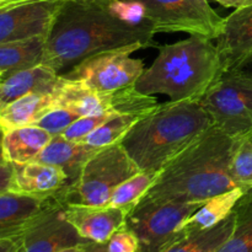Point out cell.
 <instances>
[{
  "label": "cell",
  "mask_w": 252,
  "mask_h": 252,
  "mask_svg": "<svg viewBox=\"0 0 252 252\" xmlns=\"http://www.w3.org/2000/svg\"><path fill=\"white\" fill-rule=\"evenodd\" d=\"M150 24L121 19L110 0H64L46 38L42 63L57 73L69 70L84 59L125 47H155Z\"/></svg>",
  "instance_id": "1"
},
{
  "label": "cell",
  "mask_w": 252,
  "mask_h": 252,
  "mask_svg": "<svg viewBox=\"0 0 252 252\" xmlns=\"http://www.w3.org/2000/svg\"><path fill=\"white\" fill-rule=\"evenodd\" d=\"M235 138L216 125L160 171L144 201L206 202L236 189L231 176Z\"/></svg>",
  "instance_id": "2"
},
{
  "label": "cell",
  "mask_w": 252,
  "mask_h": 252,
  "mask_svg": "<svg viewBox=\"0 0 252 252\" xmlns=\"http://www.w3.org/2000/svg\"><path fill=\"white\" fill-rule=\"evenodd\" d=\"M213 125L201 101H169L135 122L121 145L139 170L161 171Z\"/></svg>",
  "instance_id": "3"
},
{
  "label": "cell",
  "mask_w": 252,
  "mask_h": 252,
  "mask_svg": "<svg viewBox=\"0 0 252 252\" xmlns=\"http://www.w3.org/2000/svg\"><path fill=\"white\" fill-rule=\"evenodd\" d=\"M223 73L212 39L191 36L159 47L157 59L144 69L134 88L145 95L164 94L172 102L201 101Z\"/></svg>",
  "instance_id": "4"
},
{
  "label": "cell",
  "mask_w": 252,
  "mask_h": 252,
  "mask_svg": "<svg viewBox=\"0 0 252 252\" xmlns=\"http://www.w3.org/2000/svg\"><path fill=\"white\" fill-rule=\"evenodd\" d=\"M139 171L121 143L108 145L91 155L75 181L58 194L64 204L108 206L113 191Z\"/></svg>",
  "instance_id": "5"
},
{
  "label": "cell",
  "mask_w": 252,
  "mask_h": 252,
  "mask_svg": "<svg viewBox=\"0 0 252 252\" xmlns=\"http://www.w3.org/2000/svg\"><path fill=\"white\" fill-rule=\"evenodd\" d=\"M204 202L142 201L128 213L126 225L137 235L139 252H160L181 239L182 224Z\"/></svg>",
  "instance_id": "6"
},
{
  "label": "cell",
  "mask_w": 252,
  "mask_h": 252,
  "mask_svg": "<svg viewBox=\"0 0 252 252\" xmlns=\"http://www.w3.org/2000/svg\"><path fill=\"white\" fill-rule=\"evenodd\" d=\"M213 123L230 137L252 132V78L238 69L219 76L201 100Z\"/></svg>",
  "instance_id": "7"
},
{
  "label": "cell",
  "mask_w": 252,
  "mask_h": 252,
  "mask_svg": "<svg viewBox=\"0 0 252 252\" xmlns=\"http://www.w3.org/2000/svg\"><path fill=\"white\" fill-rule=\"evenodd\" d=\"M155 33L185 32L189 36L217 39L221 34L224 17L208 0H137Z\"/></svg>",
  "instance_id": "8"
},
{
  "label": "cell",
  "mask_w": 252,
  "mask_h": 252,
  "mask_svg": "<svg viewBox=\"0 0 252 252\" xmlns=\"http://www.w3.org/2000/svg\"><path fill=\"white\" fill-rule=\"evenodd\" d=\"M139 49L132 46L94 54L61 75L84 83L96 91L113 93L134 85L144 71V62L130 57Z\"/></svg>",
  "instance_id": "9"
},
{
  "label": "cell",
  "mask_w": 252,
  "mask_h": 252,
  "mask_svg": "<svg viewBox=\"0 0 252 252\" xmlns=\"http://www.w3.org/2000/svg\"><path fill=\"white\" fill-rule=\"evenodd\" d=\"M64 211L65 204L58 194V198L47 207L20 236L17 252H58L88 243L66 220Z\"/></svg>",
  "instance_id": "10"
},
{
  "label": "cell",
  "mask_w": 252,
  "mask_h": 252,
  "mask_svg": "<svg viewBox=\"0 0 252 252\" xmlns=\"http://www.w3.org/2000/svg\"><path fill=\"white\" fill-rule=\"evenodd\" d=\"M64 0L24 2L0 10V43L48 36Z\"/></svg>",
  "instance_id": "11"
},
{
  "label": "cell",
  "mask_w": 252,
  "mask_h": 252,
  "mask_svg": "<svg viewBox=\"0 0 252 252\" xmlns=\"http://www.w3.org/2000/svg\"><path fill=\"white\" fill-rule=\"evenodd\" d=\"M64 213L79 235L93 243H107L127 219L125 211L112 206L65 204Z\"/></svg>",
  "instance_id": "12"
},
{
  "label": "cell",
  "mask_w": 252,
  "mask_h": 252,
  "mask_svg": "<svg viewBox=\"0 0 252 252\" xmlns=\"http://www.w3.org/2000/svg\"><path fill=\"white\" fill-rule=\"evenodd\" d=\"M217 49L224 71L238 69L252 54V4L238 7L224 19Z\"/></svg>",
  "instance_id": "13"
},
{
  "label": "cell",
  "mask_w": 252,
  "mask_h": 252,
  "mask_svg": "<svg viewBox=\"0 0 252 252\" xmlns=\"http://www.w3.org/2000/svg\"><path fill=\"white\" fill-rule=\"evenodd\" d=\"M58 198L10 191L0 193V238L21 236L30 224Z\"/></svg>",
  "instance_id": "14"
},
{
  "label": "cell",
  "mask_w": 252,
  "mask_h": 252,
  "mask_svg": "<svg viewBox=\"0 0 252 252\" xmlns=\"http://www.w3.org/2000/svg\"><path fill=\"white\" fill-rule=\"evenodd\" d=\"M57 108H65L80 117L96 116L112 110V93H101L84 83L64 78L59 74L53 90Z\"/></svg>",
  "instance_id": "15"
},
{
  "label": "cell",
  "mask_w": 252,
  "mask_h": 252,
  "mask_svg": "<svg viewBox=\"0 0 252 252\" xmlns=\"http://www.w3.org/2000/svg\"><path fill=\"white\" fill-rule=\"evenodd\" d=\"M68 182V175L61 167L31 161L24 165H15L12 191L36 196H52L62 191Z\"/></svg>",
  "instance_id": "16"
},
{
  "label": "cell",
  "mask_w": 252,
  "mask_h": 252,
  "mask_svg": "<svg viewBox=\"0 0 252 252\" xmlns=\"http://www.w3.org/2000/svg\"><path fill=\"white\" fill-rule=\"evenodd\" d=\"M59 74L51 66L41 63L22 69L0 81V98L2 105L36 93H53Z\"/></svg>",
  "instance_id": "17"
},
{
  "label": "cell",
  "mask_w": 252,
  "mask_h": 252,
  "mask_svg": "<svg viewBox=\"0 0 252 252\" xmlns=\"http://www.w3.org/2000/svg\"><path fill=\"white\" fill-rule=\"evenodd\" d=\"M97 148L86 145L83 142L68 140L63 135H53L51 142L37 155L33 161L54 165L65 171L69 182H74L89 158L97 152Z\"/></svg>",
  "instance_id": "18"
},
{
  "label": "cell",
  "mask_w": 252,
  "mask_h": 252,
  "mask_svg": "<svg viewBox=\"0 0 252 252\" xmlns=\"http://www.w3.org/2000/svg\"><path fill=\"white\" fill-rule=\"evenodd\" d=\"M53 135L37 126H25L2 133L1 148L5 161L24 165L33 161Z\"/></svg>",
  "instance_id": "19"
},
{
  "label": "cell",
  "mask_w": 252,
  "mask_h": 252,
  "mask_svg": "<svg viewBox=\"0 0 252 252\" xmlns=\"http://www.w3.org/2000/svg\"><path fill=\"white\" fill-rule=\"evenodd\" d=\"M56 108L53 93H36L22 96L7 103L0 111V130L5 133L14 128L32 126Z\"/></svg>",
  "instance_id": "20"
},
{
  "label": "cell",
  "mask_w": 252,
  "mask_h": 252,
  "mask_svg": "<svg viewBox=\"0 0 252 252\" xmlns=\"http://www.w3.org/2000/svg\"><path fill=\"white\" fill-rule=\"evenodd\" d=\"M245 191L241 187L231 189L225 193L218 194L216 197L207 199L203 206L197 209L180 229L181 236L191 235V234L201 233L214 228L225 220L235 208L239 199L244 196Z\"/></svg>",
  "instance_id": "21"
},
{
  "label": "cell",
  "mask_w": 252,
  "mask_h": 252,
  "mask_svg": "<svg viewBox=\"0 0 252 252\" xmlns=\"http://www.w3.org/2000/svg\"><path fill=\"white\" fill-rule=\"evenodd\" d=\"M46 37L0 43V71L4 78L43 62Z\"/></svg>",
  "instance_id": "22"
},
{
  "label": "cell",
  "mask_w": 252,
  "mask_h": 252,
  "mask_svg": "<svg viewBox=\"0 0 252 252\" xmlns=\"http://www.w3.org/2000/svg\"><path fill=\"white\" fill-rule=\"evenodd\" d=\"M235 223V214L233 213L208 230L191 234L179 239L160 252H217L231 235Z\"/></svg>",
  "instance_id": "23"
},
{
  "label": "cell",
  "mask_w": 252,
  "mask_h": 252,
  "mask_svg": "<svg viewBox=\"0 0 252 252\" xmlns=\"http://www.w3.org/2000/svg\"><path fill=\"white\" fill-rule=\"evenodd\" d=\"M160 171L154 170H140L130 176L113 191L108 206L116 207L126 213H129L148 193L157 181Z\"/></svg>",
  "instance_id": "24"
},
{
  "label": "cell",
  "mask_w": 252,
  "mask_h": 252,
  "mask_svg": "<svg viewBox=\"0 0 252 252\" xmlns=\"http://www.w3.org/2000/svg\"><path fill=\"white\" fill-rule=\"evenodd\" d=\"M231 235L217 252H252V196L244 193L234 208Z\"/></svg>",
  "instance_id": "25"
},
{
  "label": "cell",
  "mask_w": 252,
  "mask_h": 252,
  "mask_svg": "<svg viewBox=\"0 0 252 252\" xmlns=\"http://www.w3.org/2000/svg\"><path fill=\"white\" fill-rule=\"evenodd\" d=\"M160 106L157 97L152 95H145L135 90L134 85L120 89L112 93V103L111 108L118 115L135 116L143 118L157 110Z\"/></svg>",
  "instance_id": "26"
},
{
  "label": "cell",
  "mask_w": 252,
  "mask_h": 252,
  "mask_svg": "<svg viewBox=\"0 0 252 252\" xmlns=\"http://www.w3.org/2000/svg\"><path fill=\"white\" fill-rule=\"evenodd\" d=\"M139 120L140 118L135 117V116L117 115L106 121L103 125L96 128L93 133H90L88 137H85L80 142L85 143L86 145H90L93 148H97V149L117 144V143H121V140L127 134L128 130Z\"/></svg>",
  "instance_id": "27"
},
{
  "label": "cell",
  "mask_w": 252,
  "mask_h": 252,
  "mask_svg": "<svg viewBox=\"0 0 252 252\" xmlns=\"http://www.w3.org/2000/svg\"><path fill=\"white\" fill-rule=\"evenodd\" d=\"M231 176L236 186L248 191L252 187V142L248 137H236L231 157Z\"/></svg>",
  "instance_id": "28"
},
{
  "label": "cell",
  "mask_w": 252,
  "mask_h": 252,
  "mask_svg": "<svg viewBox=\"0 0 252 252\" xmlns=\"http://www.w3.org/2000/svg\"><path fill=\"white\" fill-rule=\"evenodd\" d=\"M117 115L118 113H116L115 111L110 110L101 113V115L80 117L79 120H76L73 125L69 126L62 135L68 140L80 142L84 138L88 137L90 133H93L96 128H98L101 125H103L106 121H108L110 118L115 117V116Z\"/></svg>",
  "instance_id": "29"
},
{
  "label": "cell",
  "mask_w": 252,
  "mask_h": 252,
  "mask_svg": "<svg viewBox=\"0 0 252 252\" xmlns=\"http://www.w3.org/2000/svg\"><path fill=\"white\" fill-rule=\"evenodd\" d=\"M79 118L80 116L75 115L71 111L65 108H56L46 113L41 120L34 123V126L47 130L52 135H62L64 130Z\"/></svg>",
  "instance_id": "30"
},
{
  "label": "cell",
  "mask_w": 252,
  "mask_h": 252,
  "mask_svg": "<svg viewBox=\"0 0 252 252\" xmlns=\"http://www.w3.org/2000/svg\"><path fill=\"white\" fill-rule=\"evenodd\" d=\"M107 252H139L137 235L127 225L122 226L107 241Z\"/></svg>",
  "instance_id": "31"
},
{
  "label": "cell",
  "mask_w": 252,
  "mask_h": 252,
  "mask_svg": "<svg viewBox=\"0 0 252 252\" xmlns=\"http://www.w3.org/2000/svg\"><path fill=\"white\" fill-rule=\"evenodd\" d=\"M15 165L5 160L0 161V193L14 189Z\"/></svg>",
  "instance_id": "32"
},
{
  "label": "cell",
  "mask_w": 252,
  "mask_h": 252,
  "mask_svg": "<svg viewBox=\"0 0 252 252\" xmlns=\"http://www.w3.org/2000/svg\"><path fill=\"white\" fill-rule=\"evenodd\" d=\"M20 248V236L0 238V252H17Z\"/></svg>",
  "instance_id": "33"
},
{
  "label": "cell",
  "mask_w": 252,
  "mask_h": 252,
  "mask_svg": "<svg viewBox=\"0 0 252 252\" xmlns=\"http://www.w3.org/2000/svg\"><path fill=\"white\" fill-rule=\"evenodd\" d=\"M84 252H107V243H93L88 241L83 245Z\"/></svg>",
  "instance_id": "34"
},
{
  "label": "cell",
  "mask_w": 252,
  "mask_h": 252,
  "mask_svg": "<svg viewBox=\"0 0 252 252\" xmlns=\"http://www.w3.org/2000/svg\"><path fill=\"white\" fill-rule=\"evenodd\" d=\"M214 1H217L218 4L223 5L225 7H235V9L252 4V0H214Z\"/></svg>",
  "instance_id": "35"
},
{
  "label": "cell",
  "mask_w": 252,
  "mask_h": 252,
  "mask_svg": "<svg viewBox=\"0 0 252 252\" xmlns=\"http://www.w3.org/2000/svg\"><path fill=\"white\" fill-rule=\"evenodd\" d=\"M238 70H240L241 73L246 74V75L251 76L252 78V54L248 59H246L245 62H244L243 64H241L240 66H239Z\"/></svg>",
  "instance_id": "36"
},
{
  "label": "cell",
  "mask_w": 252,
  "mask_h": 252,
  "mask_svg": "<svg viewBox=\"0 0 252 252\" xmlns=\"http://www.w3.org/2000/svg\"><path fill=\"white\" fill-rule=\"evenodd\" d=\"M84 245V244H83ZM83 245H76V246H71V248L68 249H63V250L58 251V252H84V248Z\"/></svg>",
  "instance_id": "37"
},
{
  "label": "cell",
  "mask_w": 252,
  "mask_h": 252,
  "mask_svg": "<svg viewBox=\"0 0 252 252\" xmlns=\"http://www.w3.org/2000/svg\"><path fill=\"white\" fill-rule=\"evenodd\" d=\"M30 2H31V1H30ZM19 4H24V2H19V1H0V7L14 6V5H19Z\"/></svg>",
  "instance_id": "38"
},
{
  "label": "cell",
  "mask_w": 252,
  "mask_h": 252,
  "mask_svg": "<svg viewBox=\"0 0 252 252\" xmlns=\"http://www.w3.org/2000/svg\"><path fill=\"white\" fill-rule=\"evenodd\" d=\"M1 137H2V133H1V130H0V161H1V160H4V158H2V148H1Z\"/></svg>",
  "instance_id": "39"
},
{
  "label": "cell",
  "mask_w": 252,
  "mask_h": 252,
  "mask_svg": "<svg viewBox=\"0 0 252 252\" xmlns=\"http://www.w3.org/2000/svg\"><path fill=\"white\" fill-rule=\"evenodd\" d=\"M245 193H248V194H251V196H252V187H251V189H249L248 191H245Z\"/></svg>",
  "instance_id": "40"
},
{
  "label": "cell",
  "mask_w": 252,
  "mask_h": 252,
  "mask_svg": "<svg viewBox=\"0 0 252 252\" xmlns=\"http://www.w3.org/2000/svg\"><path fill=\"white\" fill-rule=\"evenodd\" d=\"M2 107H4V105H2V102H1V98H0V111L2 110Z\"/></svg>",
  "instance_id": "41"
},
{
  "label": "cell",
  "mask_w": 252,
  "mask_h": 252,
  "mask_svg": "<svg viewBox=\"0 0 252 252\" xmlns=\"http://www.w3.org/2000/svg\"><path fill=\"white\" fill-rule=\"evenodd\" d=\"M2 79H4V75H2V73H1V71H0V81H1Z\"/></svg>",
  "instance_id": "42"
},
{
  "label": "cell",
  "mask_w": 252,
  "mask_h": 252,
  "mask_svg": "<svg viewBox=\"0 0 252 252\" xmlns=\"http://www.w3.org/2000/svg\"><path fill=\"white\" fill-rule=\"evenodd\" d=\"M248 138H249V139H250V140H251V142H252V132L250 133V134H249V135H248Z\"/></svg>",
  "instance_id": "43"
},
{
  "label": "cell",
  "mask_w": 252,
  "mask_h": 252,
  "mask_svg": "<svg viewBox=\"0 0 252 252\" xmlns=\"http://www.w3.org/2000/svg\"><path fill=\"white\" fill-rule=\"evenodd\" d=\"M6 7H10V6H6ZM6 7H0V10H2V9H6Z\"/></svg>",
  "instance_id": "44"
}]
</instances>
